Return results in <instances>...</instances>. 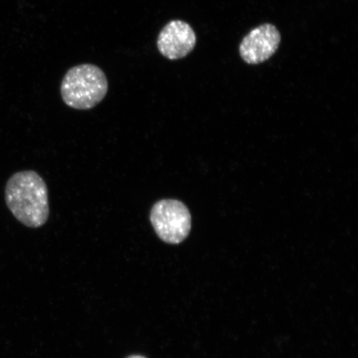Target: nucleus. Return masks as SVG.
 <instances>
[{
	"label": "nucleus",
	"mask_w": 358,
	"mask_h": 358,
	"mask_svg": "<svg viewBox=\"0 0 358 358\" xmlns=\"http://www.w3.org/2000/svg\"><path fill=\"white\" fill-rule=\"evenodd\" d=\"M281 36L276 27L265 24L245 36L240 45V55L248 64H262L278 50Z\"/></svg>",
	"instance_id": "nucleus-4"
},
{
	"label": "nucleus",
	"mask_w": 358,
	"mask_h": 358,
	"mask_svg": "<svg viewBox=\"0 0 358 358\" xmlns=\"http://www.w3.org/2000/svg\"><path fill=\"white\" fill-rule=\"evenodd\" d=\"M128 358H145L144 357H141V356H132V357H129Z\"/></svg>",
	"instance_id": "nucleus-6"
},
{
	"label": "nucleus",
	"mask_w": 358,
	"mask_h": 358,
	"mask_svg": "<svg viewBox=\"0 0 358 358\" xmlns=\"http://www.w3.org/2000/svg\"><path fill=\"white\" fill-rule=\"evenodd\" d=\"M196 37L194 29L182 20H172L165 25L157 38L160 55L169 60H178L194 50Z\"/></svg>",
	"instance_id": "nucleus-5"
},
{
	"label": "nucleus",
	"mask_w": 358,
	"mask_h": 358,
	"mask_svg": "<svg viewBox=\"0 0 358 358\" xmlns=\"http://www.w3.org/2000/svg\"><path fill=\"white\" fill-rule=\"evenodd\" d=\"M62 101L76 110L93 109L108 92V80L101 67L85 64L71 67L62 80Z\"/></svg>",
	"instance_id": "nucleus-2"
},
{
	"label": "nucleus",
	"mask_w": 358,
	"mask_h": 358,
	"mask_svg": "<svg viewBox=\"0 0 358 358\" xmlns=\"http://www.w3.org/2000/svg\"><path fill=\"white\" fill-rule=\"evenodd\" d=\"M8 210L22 225L38 228L49 217L48 187L42 177L33 170L13 173L4 189Z\"/></svg>",
	"instance_id": "nucleus-1"
},
{
	"label": "nucleus",
	"mask_w": 358,
	"mask_h": 358,
	"mask_svg": "<svg viewBox=\"0 0 358 358\" xmlns=\"http://www.w3.org/2000/svg\"><path fill=\"white\" fill-rule=\"evenodd\" d=\"M150 220L157 236L168 244L182 243L189 235L192 217L189 208L176 199H163L152 207Z\"/></svg>",
	"instance_id": "nucleus-3"
}]
</instances>
